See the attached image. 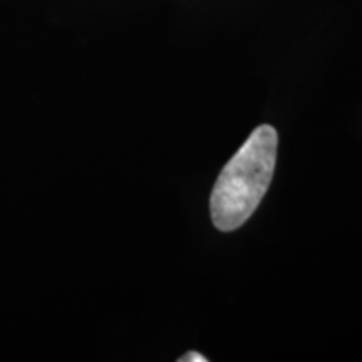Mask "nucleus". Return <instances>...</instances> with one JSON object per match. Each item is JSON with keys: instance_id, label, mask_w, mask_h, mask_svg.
I'll use <instances>...</instances> for the list:
<instances>
[{"instance_id": "f257e3e1", "label": "nucleus", "mask_w": 362, "mask_h": 362, "mask_svg": "<svg viewBox=\"0 0 362 362\" xmlns=\"http://www.w3.org/2000/svg\"><path fill=\"white\" fill-rule=\"evenodd\" d=\"M277 146L275 128L259 126L221 170L210 197L211 220L220 232L240 228L260 205L274 176Z\"/></svg>"}, {"instance_id": "f03ea898", "label": "nucleus", "mask_w": 362, "mask_h": 362, "mask_svg": "<svg viewBox=\"0 0 362 362\" xmlns=\"http://www.w3.org/2000/svg\"><path fill=\"white\" fill-rule=\"evenodd\" d=\"M180 362H208V359L205 356L198 354V352H188L187 356L181 357Z\"/></svg>"}]
</instances>
